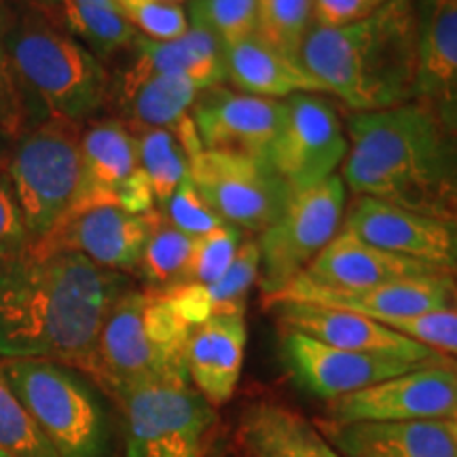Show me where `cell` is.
Returning <instances> with one entry per match:
<instances>
[{
	"label": "cell",
	"instance_id": "d6986e66",
	"mask_svg": "<svg viewBox=\"0 0 457 457\" xmlns=\"http://www.w3.org/2000/svg\"><path fill=\"white\" fill-rule=\"evenodd\" d=\"M413 102L457 134V0H420Z\"/></svg>",
	"mask_w": 457,
	"mask_h": 457
},
{
	"label": "cell",
	"instance_id": "4316f807",
	"mask_svg": "<svg viewBox=\"0 0 457 457\" xmlns=\"http://www.w3.org/2000/svg\"><path fill=\"white\" fill-rule=\"evenodd\" d=\"M261 278L259 242L245 239L228 270L212 284H182L162 290L188 327L227 313H245V299Z\"/></svg>",
	"mask_w": 457,
	"mask_h": 457
},
{
	"label": "cell",
	"instance_id": "d6a6232c",
	"mask_svg": "<svg viewBox=\"0 0 457 457\" xmlns=\"http://www.w3.org/2000/svg\"><path fill=\"white\" fill-rule=\"evenodd\" d=\"M0 451L9 457H57L0 373Z\"/></svg>",
	"mask_w": 457,
	"mask_h": 457
},
{
	"label": "cell",
	"instance_id": "4fadbf2b",
	"mask_svg": "<svg viewBox=\"0 0 457 457\" xmlns=\"http://www.w3.org/2000/svg\"><path fill=\"white\" fill-rule=\"evenodd\" d=\"M83 179L77 210L119 205L131 214H146L155 197L140 168L138 138L119 119L94 121L81 131Z\"/></svg>",
	"mask_w": 457,
	"mask_h": 457
},
{
	"label": "cell",
	"instance_id": "f1b7e54d",
	"mask_svg": "<svg viewBox=\"0 0 457 457\" xmlns=\"http://www.w3.org/2000/svg\"><path fill=\"white\" fill-rule=\"evenodd\" d=\"M45 15H55L62 30L74 34L89 45L96 54L111 55L136 41L134 26L128 24L114 7L89 3V0H51L41 9Z\"/></svg>",
	"mask_w": 457,
	"mask_h": 457
},
{
	"label": "cell",
	"instance_id": "f35d334b",
	"mask_svg": "<svg viewBox=\"0 0 457 457\" xmlns=\"http://www.w3.org/2000/svg\"><path fill=\"white\" fill-rule=\"evenodd\" d=\"M28 125L26 91L0 38V129L7 136H21Z\"/></svg>",
	"mask_w": 457,
	"mask_h": 457
},
{
	"label": "cell",
	"instance_id": "ee69618b",
	"mask_svg": "<svg viewBox=\"0 0 457 457\" xmlns=\"http://www.w3.org/2000/svg\"><path fill=\"white\" fill-rule=\"evenodd\" d=\"M0 457H9V455H4V453H3V451H0Z\"/></svg>",
	"mask_w": 457,
	"mask_h": 457
},
{
	"label": "cell",
	"instance_id": "3957f363",
	"mask_svg": "<svg viewBox=\"0 0 457 457\" xmlns=\"http://www.w3.org/2000/svg\"><path fill=\"white\" fill-rule=\"evenodd\" d=\"M303 66L327 94L353 112H379L413 102L417 4L387 0L364 20L316 26L301 49Z\"/></svg>",
	"mask_w": 457,
	"mask_h": 457
},
{
	"label": "cell",
	"instance_id": "8d00e7d4",
	"mask_svg": "<svg viewBox=\"0 0 457 457\" xmlns=\"http://www.w3.org/2000/svg\"><path fill=\"white\" fill-rule=\"evenodd\" d=\"M381 324L457 362V307L420 313V316L411 318L384 320Z\"/></svg>",
	"mask_w": 457,
	"mask_h": 457
},
{
	"label": "cell",
	"instance_id": "7402d4cb",
	"mask_svg": "<svg viewBox=\"0 0 457 457\" xmlns=\"http://www.w3.org/2000/svg\"><path fill=\"white\" fill-rule=\"evenodd\" d=\"M245 341V313L214 316L191 330L185 356L188 381L208 400L210 407H222L236 394L242 377Z\"/></svg>",
	"mask_w": 457,
	"mask_h": 457
},
{
	"label": "cell",
	"instance_id": "277c9868",
	"mask_svg": "<svg viewBox=\"0 0 457 457\" xmlns=\"http://www.w3.org/2000/svg\"><path fill=\"white\" fill-rule=\"evenodd\" d=\"M188 327L162 290L125 288L102 322L85 373L112 396L162 377H187Z\"/></svg>",
	"mask_w": 457,
	"mask_h": 457
},
{
	"label": "cell",
	"instance_id": "74e56055",
	"mask_svg": "<svg viewBox=\"0 0 457 457\" xmlns=\"http://www.w3.org/2000/svg\"><path fill=\"white\" fill-rule=\"evenodd\" d=\"M162 214L176 228H180V231H185L187 236L193 237L205 236V233L225 225V220L208 208V204L199 195L195 185H193L188 176L180 182V187L168 199V204L163 205Z\"/></svg>",
	"mask_w": 457,
	"mask_h": 457
},
{
	"label": "cell",
	"instance_id": "30bf717a",
	"mask_svg": "<svg viewBox=\"0 0 457 457\" xmlns=\"http://www.w3.org/2000/svg\"><path fill=\"white\" fill-rule=\"evenodd\" d=\"M188 179L216 216L237 228L265 231L284 212L290 187L267 159L204 148Z\"/></svg>",
	"mask_w": 457,
	"mask_h": 457
},
{
	"label": "cell",
	"instance_id": "ffe728a7",
	"mask_svg": "<svg viewBox=\"0 0 457 457\" xmlns=\"http://www.w3.org/2000/svg\"><path fill=\"white\" fill-rule=\"evenodd\" d=\"M273 307H276L279 327L296 330V333L327 343L330 347L390 356L413 364L445 360V356L432 352L430 347L421 345V343L409 339L362 313L307 305V303H278Z\"/></svg>",
	"mask_w": 457,
	"mask_h": 457
},
{
	"label": "cell",
	"instance_id": "f546056e",
	"mask_svg": "<svg viewBox=\"0 0 457 457\" xmlns=\"http://www.w3.org/2000/svg\"><path fill=\"white\" fill-rule=\"evenodd\" d=\"M195 237L176 228L162 212L155 214L142 253L138 273L151 290H170L185 279Z\"/></svg>",
	"mask_w": 457,
	"mask_h": 457
},
{
	"label": "cell",
	"instance_id": "9a60e30c",
	"mask_svg": "<svg viewBox=\"0 0 457 457\" xmlns=\"http://www.w3.org/2000/svg\"><path fill=\"white\" fill-rule=\"evenodd\" d=\"M343 228L375 248L457 273V225L396 208L373 197H358Z\"/></svg>",
	"mask_w": 457,
	"mask_h": 457
},
{
	"label": "cell",
	"instance_id": "603a6c76",
	"mask_svg": "<svg viewBox=\"0 0 457 457\" xmlns=\"http://www.w3.org/2000/svg\"><path fill=\"white\" fill-rule=\"evenodd\" d=\"M447 273L426 262L375 248L341 228L299 278L330 288H367L396 279Z\"/></svg>",
	"mask_w": 457,
	"mask_h": 457
},
{
	"label": "cell",
	"instance_id": "44dd1931",
	"mask_svg": "<svg viewBox=\"0 0 457 457\" xmlns=\"http://www.w3.org/2000/svg\"><path fill=\"white\" fill-rule=\"evenodd\" d=\"M322 430L343 457H457L447 420L327 421Z\"/></svg>",
	"mask_w": 457,
	"mask_h": 457
},
{
	"label": "cell",
	"instance_id": "e0dca14e",
	"mask_svg": "<svg viewBox=\"0 0 457 457\" xmlns=\"http://www.w3.org/2000/svg\"><path fill=\"white\" fill-rule=\"evenodd\" d=\"M157 210L131 214L119 205L71 212L54 231L34 242L43 250H68L111 271H138Z\"/></svg>",
	"mask_w": 457,
	"mask_h": 457
},
{
	"label": "cell",
	"instance_id": "ab89813d",
	"mask_svg": "<svg viewBox=\"0 0 457 457\" xmlns=\"http://www.w3.org/2000/svg\"><path fill=\"white\" fill-rule=\"evenodd\" d=\"M30 242L21 208L11 185L7 162H0V259L26 248Z\"/></svg>",
	"mask_w": 457,
	"mask_h": 457
},
{
	"label": "cell",
	"instance_id": "836d02e7",
	"mask_svg": "<svg viewBox=\"0 0 457 457\" xmlns=\"http://www.w3.org/2000/svg\"><path fill=\"white\" fill-rule=\"evenodd\" d=\"M259 0H193L191 21L214 34L220 47L254 37Z\"/></svg>",
	"mask_w": 457,
	"mask_h": 457
},
{
	"label": "cell",
	"instance_id": "83f0119b",
	"mask_svg": "<svg viewBox=\"0 0 457 457\" xmlns=\"http://www.w3.org/2000/svg\"><path fill=\"white\" fill-rule=\"evenodd\" d=\"M136 57L148 68L165 74H179L191 81L199 91L219 87L225 81L222 47L214 34L191 21L188 30L174 41H153L136 37Z\"/></svg>",
	"mask_w": 457,
	"mask_h": 457
},
{
	"label": "cell",
	"instance_id": "b9f144b4",
	"mask_svg": "<svg viewBox=\"0 0 457 457\" xmlns=\"http://www.w3.org/2000/svg\"><path fill=\"white\" fill-rule=\"evenodd\" d=\"M447 426H449V430H451V434H453V438L457 443V415H453L451 420H447Z\"/></svg>",
	"mask_w": 457,
	"mask_h": 457
},
{
	"label": "cell",
	"instance_id": "6da1fadb",
	"mask_svg": "<svg viewBox=\"0 0 457 457\" xmlns=\"http://www.w3.org/2000/svg\"><path fill=\"white\" fill-rule=\"evenodd\" d=\"M121 273L30 242L0 259V356L87 370Z\"/></svg>",
	"mask_w": 457,
	"mask_h": 457
},
{
	"label": "cell",
	"instance_id": "ba28073f",
	"mask_svg": "<svg viewBox=\"0 0 457 457\" xmlns=\"http://www.w3.org/2000/svg\"><path fill=\"white\" fill-rule=\"evenodd\" d=\"M125 413V457H204L216 411L187 377L142 381L114 394Z\"/></svg>",
	"mask_w": 457,
	"mask_h": 457
},
{
	"label": "cell",
	"instance_id": "7c38bea8",
	"mask_svg": "<svg viewBox=\"0 0 457 457\" xmlns=\"http://www.w3.org/2000/svg\"><path fill=\"white\" fill-rule=\"evenodd\" d=\"M328 421H426L457 415V362L438 360L330 400Z\"/></svg>",
	"mask_w": 457,
	"mask_h": 457
},
{
	"label": "cell",
	"instance_id": "ac0fdd59",
	"mask_svg": "<svg viewBox=\"0 0 457 457\" xmlns=\"http://www.w3.org/2000/svg\"><path fill=\"white\" fill-rule=\"evenodd\" d=\"M284 102L219 87L193 104V121L204 148L267 159L284 125Z\"/></svg>",
	"mask_w": 457,
	"mask_h": 457
},
{
	"label": "cell",
	"instance_id": "5b68a950",
	"mask_svg": "<svg viewBox=\"0 0 457 457\" xmlns=\"http://www.w3.org/2000/svg\"><path fill=\"white\" fill-rule=\"evenodd\" d=\"M4 47L21 87L37 94L49 117L83 123L106 102L111 81L104 66L41 9L15 21Z\"/></svg>",
	"mask_w": 457,
	"mask_h": 457
},
{
	"label": "cell",
	"instance_id": "2e32d148",
	"mask_svg": "<svg viewBox=\"0 0 457 457\" xmlns=\"http://www.w3.org/2000/svg\"><path fill=\"white\" fill-rule=\"evenodd\" d=\"M282 356L296 384L328 403L421 367L390 356L339 350L290 328H282Z\"/></svg>",
	"mask_w": 457,
	"mask_h": 457
},
{
	"label": "cell",
	"instance_id": "4dcf8cb0",
	"mask_svg": "<svg viewBox=\"0 0 457 457\" xmlns=\"http://www.w3.org/2000/svg\"><path fill=\"white\" fill-rule=\"evenodd\" d=\"M136 138H138L140 168L153 188V197L157 204L165 205L188 176L191 157L187 155L174 131L168 128L142 131L136 134Z\"/></svg>",
	"mask_w": 457,
	"mask_h": 457
},
{
	"label": "cell",
	"instance_id": "7a4b0ae2",
	"mask_svg": "<svg viewBox=\"0 0 457 457\" xmlns=\"http://www.w3.org/2000/svg\"><path fill=\"white\" fill-rule=\"evenodd\" d=\"M343 182L409 212L457 225V134L415 102L353 112Z\"/></svg>",
	"mask_w": 457,
	"mask_h": 457
},
{
	"label": "cell",
	"instance_id": "7bdbcfd3",
	"mask_svg": "<svg viewBox=\"0 0 457 457\" xmlns=\"http://www.w3.org/2000/svg\"><path fill=\"white\" fill-rule=\"evenodd\" d=\"M165 3H174V4H180V3H185V0H165Z\"/></svg>",
	"mask_w": 457,
	"mask_h": 457
},
{
	"label": "cell",
	"instance_id": "52a82bcc",
	"mask_svg": "<svg viewBox=\"0 0 457 457\" xmlns=\"http://www.w3.org/2000/svg\"><path fill=\"white\" fill-rule=\"evenodd\" d=\"M0 373L57 457H106V421L89 387L51 360L3 358Z\"/></svg>",
	"mask_w": 457,
	"mask_h": 457
},
{
	"label": "cell",
	"instance_id": "484cf974",
	"mask_svg": "<svg viewBox=\"0 0 457 457\" xmlns=\"http://www.w3.org/2000/svg\"><path fill=\"white\" fill-rule=\"evenodd\" d=\"M237 441L248 457H343L310 420L267 400L244 411Z\"/></svg>",
	"mask_w": 457,
	"mask_h": 457
},
{
	"label": "cell",
	"instance_id": "e575fe53",
	"mask_svg": "<svg viewBox=\"0 0 457 457\" xmlns=\"http://www.w3.org/2000/svg\"><path fill=\"white\" fill-rule=\"evenodd\" d=\"M244 242L242 228L225 225L195 237L182 284H212L228 270ZM180 284V286H182Z\"/></svg>",
	"mask_w": 457,
	"mask_h": 457
},
{
	"label": "cell",
	"instance_id": "cb8c5ba5",
	"mask_svg": "<svg viewBox=\"0 0 457 457\" xmlns=\"http://www.w3.org/2000/svg\"><path fill=\"white\" fill-rule=\"evenodd\" d=\"M199 94L202 91L188 79L153 71L136 57L117 81L114 102L121 112L119 121L131 134H142L148 129L174 128L187 117Z\"/></svg>",
	"mask_w": 457,
	"mask_h": 457
},
{
	"label": "cell",
	"instance_id": "8fae6325",
	"mask_svg": "<svg viewBox=\"0 0 457 457\" xmlns=\"http://www.w3.org/2000/svg\"><path fill=\"white\" fill-rule=\"evenodd\" d=\"M284 106V125L267 162L295 193L330 179L345 163L350 140L339 114L318 94L290 96Z\"/></svg>",
	"mask_w": 457,
	"mask_h": 457
},
{
	"label": "cell",
	"instance_id": "60d3db41",
	"mask_svg": "<svg viewBox=\"0 0 457 457\" xmlns=\"http://www.w3.org/2000/svg\"><path fill=\"white\" fill-rule=\"evenodd\" d=\"M387 0H313V17L318 26H345L364 20Z\"/></svg>",
	"mask_w": 457,
	"mask_h": 457
},
{
	"label": "cell",
	"instance_id": "d590c367",
	"mask_svg": "<svg viewBox=\"0 0 457 457\" xmlns=\"http://www.w3.org/2000/svg\"><path fill=\"white\" fill-rule=\"evenodd\" d=\"M112 4L128 24L140 28L153 41H174L188 30L182 4L165 0H112Z\"/></svg>",
	"mask_w": 457,
	"mask_h": 457
},
{
	"label": "cell",
	"instance_id": "8992f818",
	"mask_svg": "<svg viewBox=\"0 0 457 457\" xmlns=\"http://www.w3.org/2000/svg\"><path fill=\"white\" fill-rule=\"evenodd\" d=\"M28 236L38 242L60 225L81 193V123L47 117L20 136L7 162Z\"/></svg>",
	"mask_w": 457,
	"mask_h": 457
},
{
	"label": "cell",
	"instance_id": "1f68e13d",
	"mask_svg": "<svg viewBox=\"0 0 457 457\" xmlns=\"http://www.w3.org/2000/svg\"><path fill=\"white\" fill-rule=\"evenodd\" d=\"M313 0H259L254 37L273 49L301 60V49L310 34Z\"/></svg>",
	"mask_w": 457,
	"mask_h": 457
},
{
	"label": "cell",
	"instance_id": "9c48e42d",
	"mask_svg": "<svg viewBox=\"0 0 457 457\" xmlns=\"http://www.w3.org/2000/svg\"><path fill=\"white\" fill-rule=\"evenodd\" d=\"M345 182L339 174L295 191L279 219L259 237L261 288L265 299L282 293L339 233Z\"/></svg>",
	"mask_w": 457,
	"mask_h": 457
},
{
	"label": "cell",
	"instance_id": "d4e9b609",
	"mask_svg": "<svg viewBox=\"0 0 457 457\" xmlns=\"http://www.w3.org/2000/svg\"><path fill=\"white\" fill-rule=\"evenodd\" d=\"M225 79L237 91L261 98H290L296 94H327L324 85L303 66L301 60L250 37L222 49Z\"/></svg>",
	"mask_w": 457,
	"mask_h": 457
},
{
	"label": "cell",
	"instance_id": "5bb4252c",
	"mask_svg": "<svg viewBox=\"0 0 457 457\" xmlns=\"http://www.w3.org/2000/svg\"><path fill=\"white\" fill-rule=\"evenodd\" d=\"M267 305L278 303H307V305L333 307L362 313L384 322L392 318H411L436 310L457 307V278L453 273L396 279L367 288H330L296 278L282 293L265 299Z\"/></svg>",
	"mask_w": 457,
	"mask_h": 457
}]
</instances>
